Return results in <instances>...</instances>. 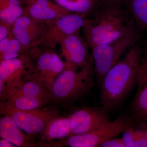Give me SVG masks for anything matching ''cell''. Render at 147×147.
<instances>
[{
    "instance_id": "6da1fadb",
    "label": "cell",
    "mask_w": 147,
    "mask_h": 147,
    "mask_svg": "<svg viewBox=\"0 0 147 147\" xmlns=\"http://www.w3.org/2000/svg\"><path fill=\"white\" fill-rule=\"evenodd\" d=\"M141 51L136 44L109 69L100 82V105L110 110L123 102L137 85L142 62Z\"/></svg>"
},
{
    "instance_id": "7a4b0ae2",
    "label": "cell",
    "mask_w": 147,
    "mask_h": 147,
    "mask_svg": "<svg viewBox=\"0 0 147 147\" xmlns=\"http://www.w3.org/2000/svg\"><path fill=\"white\" fill-rule=\"evenodd\" d=\"M78 68L65 63L64 69L50 88L51 103L68 106L86 95L94 87L95 74L91 55L88 63L80 70Z\"/></svg>"
},
{
    "instance_id": "3957f363",
    "label": "cell",
    "mask_w": 147,
    "mask_h": 147,
    "mask_svg": "<svg viewBox=\"0 0 147 147\" xmlns=\"http://www.w3.org/2000/svg\"><path fill=\"white\" fill-rule=\"evenodd\" d=\"M131 118L120 116L115 120L109 121L93 131L85 134L72 135L65 139L55 141L49 147H100L103 142L135 126Z\"/></svg>"
},
{
    "instance_id": "277c9868",
    "label": "cell",
    "mask_w": 147,
    "mask_h": 147,
    "mask_svg": "<svg viewBox=\"0 0 147 147\" xmlns=\"http://www.w3.org/2000/svg\"><path fill=\"white\" fill-rule=\"evenodd\" d=\"M136 28L125 36L107 44L98 45L91 48L95 75L99 84L109 69L136 43L138 34Z\"/></svg>"
},
{
    "instance_id": "5b68a950",
    "label": "cell",
    "mask_w": 147,
    "mask_h": 147,
    "mask_svg": "<svg viewBox=\"0 0 147 147\" xmlns=\"http://www.w3.org/2000/svg\"><path fill=\"white\" fill-rule=\"evenodd\" d=\"M26 55L0 61V96L18 88L29 76L34 73L35 63Z\"/></svg>"
},
{
    "instance_id": "8992f818",
    "label": "cell",
    "mask_w": 147,
    "mask_h": 147,
    "mask_svg": "<svg viewBox=\"0 0 147 147\" xmlns=\"http://www.w3.org/2000/svg\"><path fill=\"white\" fill-rule=\"evenodd\" d=\"M88 18L84 14L71 13L46 23L45 30L37 44L54 48L65 37L79 32L87 24Z\"/></svg>"
},
{
    "instance_id": "52a82bcc",
    "label": "cell",
    "mask_w": 147,
    "mask_h": 147,
    "mask_svg": "<svg viewBox=\"0 0 147 147\" xmlns=\"http://www.w3.org/2000/svg\"><path fill=\"white\" fill-rule=\"evenodd\" d=\"M3 115L9 116L23 131L28 134L40 133L47 123L59 116L57 106L22 110L9 109Z\"/></svg>"
},
{
    "instance_id": "ba28073f",
    "label": "cell",
    "mask_w": 147,
    "mask_h": 147,
    "mask_svg": "<svg viewBox=\"0 0 147 147\" xmlns=\"http://www.w3.org/2000/svg\"><path fill=\"white\" fill-rule=\"evenodd\" d=\"M94 14L83 28L85 37L112 31L130 21L120 5H102Z\"/></svg>"
},
{
    "instance_id": "9c48e42d",
    "label": "cell",
    "mask_w": 147,
    "mask_h": 147,
    "mask_svg": "<svg viewBox=\"0 0 147 147\" xmlns=\"http://www.w3.org/2000/svg\"><path fill=\"white\" fill-rule=\"evenodd\" d=\"M109 108L83 107L74 111L69 115L71 135L85 134L93 131L110 120Z\"/></svg>"
},
{
    "instance_id": "30bf717a",
    "label": "cell",
    "mask_w": 147,
    "mask_h": 147,
    "mask_svg": "<svg viewBox=\"0 0 147 147\" xmlns=\"http://www.w3.org/2000/svg\"><path fill=\"white\" fill-rule=\"evenodd\" d=\"M45 28L44 24L37 23L28 16L23 14L13 23L11 33L20 42L24 51L36 47Z\"/></svg>"
},
{
    "instance_id": "8fae6325",
    "label": "cell",
    "mask_w": 147,
    "mask_h": 147,
    "mask_svg": "<svg viewBox=\"0 0 147 147\" xmlns=\"http://www.w3.org/2000/svg\"><path fill=\"white\" fill-rule=\"evenodd\" d=\"M59 43L61 53L67 64L81 67L89 61L91 55L89 54V45L79 32L65 37Z\"/></svg>"
},
{
    "instance_id": "7c38bea8",
    "label": "cell",
    "mask_w": 147,
    "mask_h": 147,
    "mask_svg": "<svg viewBox=\"0 0 147 147\" xmlns=\"http://www.w3.org/2000/svg\"><path fill=\"white\" fill-rule=\"evenodd\" d=\"M72 12L50 0H35L26 4L24 15L40 24H46Z\"/></svg>"
},
{
    "instance_id": "4fadbf2b",
    "label": "cell",
    "mask_w": 147,
    "mask_h": 147,
    "mask_svg": "<svg viewBox=\"0 0 147 147\" xmlns=\"http://www.w3.org/2000/svg\"><path fill=\"white\" fill-rule=\"evenodd\" d=\"M137 90L131 106L136 124L147 125V63L142 59L137 77Z\"/></svg>"
},
{
    "instance_id": "5bb4252c",
    "label": "cell",
    "mask_w": 147,
    "mask_h": 147,
    "mask_svg": "<svg viewBox=\"0 0 147 147\" xmlns=\"http://www.w3.org/2000/svg\"><path fill=\"white\" fill-rule=\"evenodd\" d=\"M9 116L4 115L0 119V136L6 139L16 147L41 146L42 143L37 142L31 134H25Z\"/></svg>"
},
{
    "instance_id": "9a60e30c",
    "label": "cell",
    "mask_w": 147,
    "mask_h": 147,
    "mask_svg": "<svg viewBox=\"0 0 147 147\" xmlns=\"http://www.w3.org/2000/svg\"><path fill=\"white\" fill-rule=\"evenodd\" d=\"M23 95L46 100L51 103L50 93L45 84L33 73L18 88L7 92L1 101L14 96Z\"/></svg>"
},
{
    "instance_id": "2e32d148",
    "label": "cell",
    "mask_w": 147,
    "mask_h": 147,
    "mask_svg": "<svg viewBox=\"0 0 147 147\" xmlns=\"http://www.w3.org/2000/svg\"><path fill=\"white\" fill-rule=\"evenodd\" d=\"M42 142L41 147H45L54 140H61L71 135L69 116L58 117L50 121L40 133Z\"/></svg>"
},
{
    "instance_id": "e0dca14e",
    "label": "cell",
    "mask_w": 147,
    "mask_h": 147,
    "mask_svg": "<svg viewBox=\"0 0 147 147\" xmlns=\"http://www.w3.org/2000/svg\"><path fill=\"white\" fill-rule=\"evenodd\" d=\"M50 102L47 100L25 96H14L1 102V113L9 109L27 110L43 108Z\"/></svg>"
},
{
    "instance_id": "ac0fdd59",
    "label": "cell",
    "mask_w": 147,
    "mask_h": 147,
    "mask_svg": "<svg viewBox=\"0 0 147 147\" xmlns=\"http://www.w3.org/2000/svg\"><path fill=\"white\" fill-rule=\"evenodd\" d=\"M134 22L130 21L123 26L102 34L90 36L85 37L91 48L97 45L107 44L119 39L136 28Z\"/></svg>"
},
{
    "instance_id": "d6986e66",
    "label": "cell",
    "mask_w": 147,
    "mask_h": 147,
    "mask_svg": "<svg viewBox=\"0 0 147 147\" xmlns=\"http://www.w3.org/2000/svg\"><path fill=\"white\" fill-rule=\"evenodd\" d=\"M21 0H0V22L12 26L24 14Z\"/></svg>"
},
{
    "instance_id": "ffe728a7",
    "label": "cell",
    "mask_w": 147,
    "mask_h": 147,
    "mask_svg": "<svg viewBox=\"0 0 147 147\" xmlns=\"http://www.w3.org/2000/svg\"><path fill=\"white\" fill-rule=\"evenodd\" d=\"M33 48V52H31L30 56L35 61L34 74L46 86V81L52 66L53 51L50 50L38 51V50H35L34 47Z\"/></svg>"
},
{
    "instance_id": "44dd1931",
    "label": "cell",
    "mask_w": 147,
    "mask_h": 147,
    "mask_svg": "<svg viewBox=\"0 0 147 147\" xmlns=\"http://www.w3.org/2000/svg\"><path fill=\"white\" fill-rule=\"evenodd\" d=\"M61 6L71 12L86 15L91 12H95L100 4V0H54Z\"/></svg>"
},
{
    "instance_id": "7402d4cb",
    "label": "cell",
    "mask_w": 147,
    "mask_h": 147,
    "mask_svg": "<svg viewBox=\"0 0 147 147\" xmlns=\"http://www.w3.org/2000/svg\"><path fill=\"white\" fill-rule=\"evenodd\" d=\"M128 8L137 28L147 30V0H128Z\"/></svg>"
},
{
    "instance_id": "603a6c76",
    "label": "cell",
    "mask_w": 147,
    "mask_h": 147,
    "mask_svg": "<svg viewBox=\"0 0 147 147\" xmlns=\"http://www.w3.org/2000/svg\"><path fill=\"white\" fill-rule=\"evenodd\" d=\"M24 52L20 42L11 34L0 40V61L11 59L19 57Z\"/></svg>"
},
{
    "instance_id": "cb8c5ba5",
    "label": "cell",
    "mask_w": 147,
    "mask_h": 147,
    "mask_svg": "<svg viewBox=\"0 0 147 147\" xmlns=\"http://www.w3.org/2000/svg\"><path fill=\"white\" fill-rule=\"evenodd\" d=\"M134 127L123 132L122 139L126 147H147V131L134 129Z\"/></svg>"
},
{
    "instance_id": "d4e9b609",
    "label": "cell",
    "mask_w": 147,
    "mask_h": 147,
    "mask_svg": "<svg viewBox=\"0 0 147 147\" xmlns=\"http://www.w3.org/2000/svg\"><path fill=\"white\" fill-rule=\"evenodd\" d=\"M65 63L55 52L53 51L52 57V66L46 82V86L50 90L55 79L64 69Z\"/></svg>"
},
{
    "instance_id": "484cf974",
    "label": "cell",
    "mask_w": 147,
    "mask_h": 147,
    "mask_svg": "<svg viewBox=\"0 0 147 147\" xmlns=\"http://www.w3.org/2000/svg\"><path fill=\"white\" fill-rule=\"evenodd\" d=\"M103 147H126L122 138H111L108 139L100 145Z\"/></svg>"
},
{
    "instance_id": "4316f807",
    "label": "cell",
    "mask_w": 147,
    "mask_h": 147,
    "mask_svg": "<svg viewBox=\"0 0 147 147\" xmlns=\"http://www.w3.org/2000/svg\"><path fill=\"white\" fill-rule=\"evenodd\" d=\"M12 26L0 22V40L7 37L11 34Z\"/></svg>"
},
{
    "instance_id": "83f0119b",
    "label": "cell",
    "mask_w": 147,
    "mask_h": 147,
    "mask_svg": "<svg viewBox=\"0 0 147 147\" xmlns=\"http://www.w3.org/2000/svg\"><path fill=\"white\" fill-rule=\"evenodd\" d=\"M102 4L105 6L120 5L123 0H100Z\"/></svg>"
},
{
    "instance_id": "f1b7e54d",
    "label": "cell",
    "mask_w": 147,
    "mask_h": 147,
    "mask_svg": "<svg viewBox=\"0 0 147 147\" xmlns=\"http://www.w3.org/2000/svg\"><path fill=\"white\" fill-rule=\"evenodd\" d=\"M0 147H16L12 143H11L6 139L1 138L0 140Z\"/></svg>"
},
{
    "instance_id": "f546056e",
    "label": "cell",
    "mask_w": 147,
    "mask_h": 147,
    "mask_svg": "<svg viewBox=\"0 0 147 147\" xmlns=\"http://www.w3.org/2000/svg\"><path fill=\"white\" fill-rule=\"evenodd\" d=\"M35 1V0H21V2L23 3V4H27L28 3L32 1Z\"/></svg>"
},
{
    "instance_id": "4dcf8cb0",
    "label": "cell",
    "mask_w": 147,
    "mask_h": 147,
    "mask_svg": "<svg viewBox=\"0 0 147 147\" xmlns=\"http://www.w3.org/2000/svg\"><path fill=\"white\" fill-rule=\"evenodd\" d=\"M146 52H147V55L146 56V57L144 58V59H143L145 61L146 63H147V40L146 42Z\"/></svg>"
}]
</instances>
